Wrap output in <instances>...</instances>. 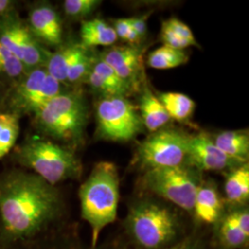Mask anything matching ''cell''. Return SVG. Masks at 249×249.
Listing matches in <instances>:
<instances>
[{"label": "cell", "mask_w": 249, "mask_h": 249, "mask_svg": "<svg viewBox=\"0 0 249 249\" xmlns=\"http://www.w3.org/2000/svg\"><path fill=\"white\" fill-rule=\"evenodd\" d=\"M53 186L36 174L13 172L0 179V215L5 233L13 240L30 237L59 211Z\"/></svg>", "instance_id": "obj_1"}, {"label": "cell", "mask_w": 249, "mask_h": 249, "mask_svg": "<svg viewBox=\"0 0 249 249\" xmlns=\"http://www.w3.org/2000/svg\"><path fill=\"white\" fill-rule=\"evenodd\" d=\"M81 216L90 227L91 244L97 245L101 231L116 221L119 201V177L116 165L101 161L80 188Z\"/></svg>", "instance_id": "obj_2"}, {"label": "cell", "mask_w": 249, "mask_h": 249, "mask_svg": "<svg viewBox=\"0 0 249 249\" xmlns=\"http://www.w3.org/2000/svg\"><path fill=\"white\" fill-rule=\"evenodd\" d=\"M17 159L53 187L65 180L80 178L82 171L80 160L72 149L45 139L27 141L18 148Z\"/></svg>", "instance_id": "obj_3"}, {"label": "cell", "mask_w": 249, "mask_h": 249, "mask_svg": "<svg viewBox=\"0 0 249 249\" xmlns=\"http://www.w3.org/2000/svg\"><path fill=\"white\" fill-rule=\"evenodd\" d=\"M88 107L79 91L62 92L36 113L39 128L54 140L78 145L83 142Z\"/></svg>", "instance_id": "obj_4"}, {"label": "cell", "mask_w": 249, "mask_h": 249, "mask_svg": "<svg viewBox=\"0 0 249 249\" xmlns=\"http://www.w3.org/2000/svg\"><path fill=\"white\" fill-rule=\"evenodd\" d=\"M95 116L96 136L101 140L127 142L144 131L140 113L125 96L102 97Z\"/></svg>", "instance_id": "obj_5"}, {"label": "cell", "mask_w": 249, "mask_h": 249, "mask_svg": "<svg viewBox=\"0 0 249 249\" xmlns=\"http://www.w3.org/2000/svg\"><path fill=\"white\" fill-rule=\"evenodd\" d=\"M144 182L147 188L187 212H193L199 181L188 165L148 170Z\"/></svg>", "instance_id": "obj_6"}, {"label": "cell", "mask_w": 249, "mask_h": 249, "mask_svg": "<svg viewBox=\"0 0 249 249\" xmlns=\"http://www.w3.org/2000/svg\"><path fill=\"white\" fill-rule=\"evenodd\" d=\"M128 222L135 239L145 249H159L176 234L174 216L167 209L153 202L136 205Z\"/></svg>", "instance_id": "obj_7"}, {"label": "cell", "mask_w": 249, "mask_h": 249, "mask_svg": "<svg viewBox=\"0 0 249 249\" xmlns=\"http://www.w3.org/2000/svg\"><path fill=\"white\" fill-rule=\"evenodd\" d=\"M188 135L176 129H160L139 145L137 158L147 171L187 165Z\"/></svg>", "instance_id": "obj_8"}, {"label": "cell", "mask_w": 249, "mask_h": 249, "mask_svg": "<svg viewBox=\"0 0 249 249\" xmlns=\"http://www.w3.org/2000/svg\"><path fill=\"white\" fill-rule=\"evenodd\" d=\"M0 43L14 53L29 71L45 67L50 54L29 27L11 14L0 19Z\"/></svg>", "instance_id": "obj_9"}, {"label": "cell", "mask_w": 249, "mask_h": 249, "mask_svg": "<svg viewBox=\"0 0 249 249\" xmlns=\"http://www.w3.org/2000/svg\"><path fill=\"white\" fill-rule=\"evenodd\" d=\"M62 92V83L48 75L45 67H40L30 71L19 81L11 101L16 109L36 115Z\"/></svg>", "instance_id": "obj_10"}, {"label": "cell", "mask_w": 249, "mask_h": 249, "mask_svg": "<svg viewBox=\"0 0 249 249\" xmlns=\"http://www.w3.org/2000/svg\"><path fill=\"white\" fill-rule=\"evenodd\" d=\"M187 164L200 171H223L244 163L225 155L209 134L199 132L188 135Z\"/></svg>", "instance_id": "obj_11"}, {"label": "cell", "mask_w": 249, "mask_h": 249, "mask_svg": "<svg viewBox=\"0 0 249 249\" xmlns=\"http://www.w3.org/2000/svg\"><path fill=\"white\" fill-rule=\"evenodd\" d=\"M132 88L142 70V51L134 45L113 47L99 56Z\"/></svg>", "instance_id": "obj_12"}, {"label": "cell", "mask_w": 249, "mask_h": 249, "mask_svg": "<svg viewBox=\"0 0 249 249\" xmlns=\"http://www.w3.org/2000/svg\"><path fill=\"white\" fill-rule=\"evenodd\" d=\"M29 29L37 40H41L47 45L55 46L62 43L61 18L50 5L43 4L32 10Z\"/></svg>", "instance_id": "obj_13"}, {"label": "cell", "mask_w": 249, "mask_h": 249, "mask_svg": "<svg viewBox=\"0 0 249 249\" xmlns=\"http://www.w3.org/2000/svg\"><path fill=\"white\" fill-rule=\"evenodd\" d=\"M222 207V199L217 188L209 183H199L193 209L197 219L203 223H215L221 216Z\"/></svg>", "instance_id": "obj_14"}, {"label": "cell", "mask_w": 249, "mask_h": 249, "mask_svg": "<svg viewBox=\"0 0 249 249\" xmlns=\"http://www.w3.org/2000/svg\"><path fill=\"white\" fill-rule=\"evenodd\" d=\"M139 107L144 128L151 133L162 129L171 119L159 98L148 87L143 89Z\"/></svg>", "instance_id": "obj_15"}, {"label": "cell", "mask_w": 249, "mask_h": 249, "mask_svg": "<svg viewBox=\"0 0 249 249\" xmlns=\"http://www.w3.org/2000/svg\"><path fill=\"white\" fill-rule=\"evenodd\" d=\"M80 38V45L86 49L94 46H109L117 40L114 28L101 18L82 21Z\"/></svg>", "instance_id": "obj_16"}, {"label": "cell", "mask_w": 249, "mask_h": 249, "mask_svg": "<svg viewBox=\"0 0 249 249\" xmlns=\"http://www.w3.org/2000/svg\"><path fill=\"white\" fill-rule=\"evenodd\" d=\"M213 139L215 145L231 159L246 163L249 159V136L241 130H227L217 134Z\"/></svg>", "instance_id": "obj_17"}, {"label": "cell", "mask_w": 249, "mask_h": 249, "mask_svg": "<svg viewBox=\"0 0 249 249\" xmlns=\"http://www.w3.org/2000/svg\"><path fill=\"white\" fill-rule=\"evenodd\" d=\"M81 48L80 44H68L50 53L45 64L47 74L60 83L66 84L69 69Z\"/></svg>", "instance_id": "obj_18"}, {"label": "cell", "mask_w": 249, "mask_h": 249, "mask_svg": "<svg viewBox=\"0 0 249 249\" xmlns=\"http://www.w3.org/2000/svg\"><path fill=\"white\" fill-rule=\"evenodd\" d=\"M224 191L231 204H243L249 197V164L244 163L233 168L226 178Z\"/></svg>", "instance_id": "obj_19"}, {"label": "cell", "mask_w": 249, "mask_h": 249, "mask_svg": "<svg viewBox=\"0 0 249 249\" xmlns=\"http://www.w3.org/2000/svg\"><path fill=\"white\" fill-rule=\"evenodd\" d=\"M158 98L170 118L178 121H186L190 118L196 108L195 102L181 92H164Z\"/></svg>", "instance_id": "obj_20"}, {"label": "cell", "mask_w": 249, "mask_h": 249, "mask_svg": "<svg viewBox=\"0 0 249 249\" xmlns=\"http://www.w3.org/2000/svg\"><path fill=\"white\" fill-rule=\"evenodd\" d=\"M187 61L188 55L185 51L162 45L148 55L147 64L151 69L162 71L178 68Z\"/></svg>", "instance_id": "obj_21"}, {"label": "cell", "mask_w": 249, "mask_h": 249, "mask_svg": "<svg viewBox=\"0 0 249 249\" xmlns=\"http://www.w3.org/2000/svg\"><path fill=\"white\" fill-rule=\"evenodd\" d=\"M19 120L17 114L0 113V160H2L18 140Z\"/></svg>", "instance_id": "obj_22"}, {"label": "cell", "mask_w": 249, "mask_h": 249, "mask_svg": "<svg viewBox=\"0 0 249 249\" xmlns=\"http://www.w3.org/2000/svg\"><path fill=\"white\" fill-rule=\"evenodd\" d=\"M249 237V235L241 230L234 213L224 218L220 227V239L226 248H240L248 243Z\"/></svg>", "instance_id": "obj_23"}, {"label": "cell", "mask_w": 249, "mask_h": 249, "mask_svg": "<svg viewBox=\"0 0 249 249\" xmlns=\"http://www.w3.org/2000/svg\"><path fill=\"white\" fill-rule=\"evenodd\" d=\"M94 60L95 57L91 56V54L88 53L87 49L82 46L81 50L77 54L69 69L67 83L77 84L81 81H85Z\"/></svg>", "instance_id": "obj_24"}, {"label": "cell", "mask_w": 249, "mask_h": 249, "mask_svg": "<svg viewBox=\"0 0 249 249\" xmlns=\"http://www.w3.org/2000/svg\"><path fill=\"white\" fill-rule=\"evenodd\" d=\"M91 69L110 84H112L120 92L121 95L126 97L127 94L132 90V87L128 83L124 82V80H121L116 71L100 57L95 58Z\"/></svg>", "instance_id": "obj_25"}, {"label": "cell", "mask_w": 249, "mask_h": 249, "mask_svg": "<svg viewBox=\"0 0 249 249\" xmlns=\"http://www.w3.org/2000/svg\"><path fill=\"white\" fill-rule=\"evenodd\" d=\"M25 70L18 57L0 43V73L10 78H17Z\"/></svg>", "instance_id": "obj_26"}, {"label": "cell", "mask_w": 249, "mask_h": 249, "mask_svg": "<svg viewBox=\"0 0 249 249\" xmlns=\"http://www.w3.org/2000/svg\"><path fill=\"white\" fill-rule=\"evenodd\" d=\"M100 0H66L63 4L65 13L71 18H85L101 5Z\"/></svg>", "instance_id": "obj_27"}, {"label": "cell", "mask_w": 249, "mask_h": 249, "mask_svg": "<svg viewBox=\"0 0 249 249\" xmlns=\"http://www.w3.org/2000/svg\"><path fill=\"white\" fill-rule=\"evenodd\" d=\"M163 25L169 28L172 32H174L177 36L182 38L183 40L187 41L191 45H196V41L195 36L193 35L190 28L187 26L186 23L179 20L178 18H171L168 20L162 23Z\"/></svg>", "instance_id": "obj_28"}, {"label": "cell", "mask_w": 249, "mask_h": 249, "mask_svg": "<svg viewBox=\"0 0 249 249\" xmlns=\"http://www.w3.org/2000/svg\"><path fill=\"white\" fill-rule=\"evenodd\" d=\"M160 38H161V41L163 42V45L169 46L174 49L184 51L187 47L192 46L191 44L180 38L174 32H172L169 28H167L163 24L161 26V31H160Z\"/></svg>", "instance_id": "obj_29"}, {"label": "cell", "mask_w": 249, "mask_h": 249, "mask_svg": "<svg viewBox=\"0 0 249 249\" xmlns=\"http://www.w3.org/2000/svg\"><path fill=\"white\" fill-rule=\"evenodd\" d=\"M113 28L116 32L117 38H120V39L125 41L126 37L131 30L130 18H117L114 21Z\"/></svg>", "instance_id": "obj_30"}, {"label": "cell", "mask_w": 249, "mask_h": 249, "mask_svg": "<svg viewBox=\"0 0 249 249\" xmlns=\"http://www.w3.org/2000/svg\"><path fill=\"white\" fill-rule=\"evenodd\" d=\"M148 17H149V15H143L141 17L130 18L131 27L135 31V33L141 38V40L147 34V18Z\"/></svg>", "instance_id": "obj_31"}, {"label": "cell", "mask_w": 249, "mask_h": 249, "mask_svg": "<svg viewBox=\"0 0 249 249\" xmlns=\"http://www.w3.org/2000/svg\"><path fill=\"white\" fill-rule=\"evenodd\" d=\"M236 221L241 230L249 236V213L248 209L238 210L234 212Z\"/></svg>", "instance_id": "obj_32"}, {"label": "cell", "mask_w": 249, "mask_h": 249, "mask_svg": "<svg viewBox=\"0 0 249 249\" xmlns=\"http://www.w3.org/2000/svg\"><path fill=\"white\" fill-rule=\"evenodd\" d=\"M14 6H15L14 1L0 0V16H1V18L10 15Z\"/></svg>", "instance_id": "obj_33"}, {"label": "cell", "mask_w": 249, "mask_h": 249, "mask_svg": "<svg viewBox=\"0 0 249 249\" xmlns=\"http://www.w3.org/2000/svg\"><path fill=\"white\" fill-rule=\"evenodd\" d=\"M171 249H194V247H192L190 244H188V243H183V244H180V245H178V246H176V247H174V248H172Z\"/></svg>", "instance_id": "obj_34"}]
</instances>
